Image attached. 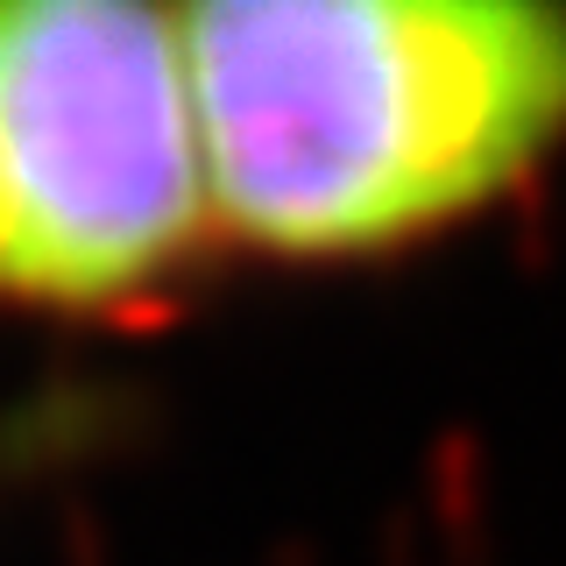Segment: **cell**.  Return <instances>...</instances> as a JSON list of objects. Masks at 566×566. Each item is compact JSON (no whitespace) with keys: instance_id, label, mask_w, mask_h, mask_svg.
<instances>
[{"instance_id":"6da1fadb","label":"cell","mask_w":566,"mask_h":566,"mask_svg":"<svg viewBox=\"0 0 566 566\" xmlns=\"http://www.w3.org/2000/svg\"><path fill=\"white\" fill-rule=\"evenodd\" d=\"M177 29L212 220L283 255L439 234L566 142V0H206Z\"/></svg>"},{"instance_id":"7a4b0ae2","label":"cell","mask_w":566,"mask_h":566,"mask_svg":"<svg viewBox=\"0 0 566 566\" xmlns=\"http://www.w3.org/2000/svg\"><path fill=\"white\" fill-rule=\"evenodd\" d=\"M212 227L185 29L135 0H0V297L114 312Z\"/></svg>"}]
</instances>
